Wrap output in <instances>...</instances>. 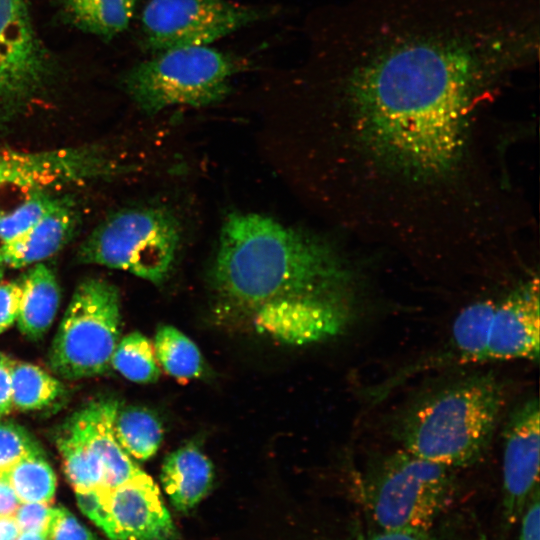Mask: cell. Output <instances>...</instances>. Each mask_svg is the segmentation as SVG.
<instances>
[{"instance_id": "cell-25", "label": "cell", "mask_w": 540, "mask_h": 540, "mask_svg": "<svg viewBox=\"0 0 540 540\" xmlns=\"http://www.w3.org/2000/svg\"><path fill=\"white\" fill-rule=\"evenodd\" d=\"M10 483L20 502L50 503L56 490V476L44 452L31 454L9 471Z\"/></svg>"}, {"instance_id": "cell-23", "label": "cell", "mask_w": 540, "mask_h": 540, "mask_svg": "<svg viewBox=\"0 0 540 540\" xmlns=\"http://www.w3.org/2000/svg\"><path fill=\"white\" fill-rule=\"evenodd\" d=\"M12 404L20 411L50 406L63 393L62 383L40 367L15 362L11 371Z\"/></svg>"}, {"instance_id": "cell-11", "label": "cell", "mask_w": 540, "mask_h": 540, "mask_svg": "<svg viewBox=\"0 0 540 540\" xmlns=\"http://www.w3.org/2000/svg\"><path fill=\"white\" fill-rule=\"evenodd\" d=\"M105 169L102 152L93 147L25 152L0 146V193L11 187L35 191L78 184L102 177Z\"/></svg>"}, {"instance_id": "cell-18", "label": "cell", "mask_w": 540, "mask_h": 540, "mask_svg": "<svg viewBox=\"0 0 540 540\" xmlns=\"http://www.w3.org/2000/svg\"><path fill=\"white\" fill-rule=\"evenodd\" d=\"M495 305V300L487 299L462 309L454 319L444 351L433 361L436 364L485 362Z\"/></svg>"}, {"instance_id": "cell-7", "label": "cell", "mask_w": 540, "mask_h": 540, "mask_svg": "<svg viewBox=\"0 0 540 540\" xmlns=\"http://www.w3.org/2000/svg\"><path fill=\"white\" fill-rule=\"evenodd\" d=\"M118 289L101 278H88L75 289L49 351L50 369L61 378L79 380L111 367L120 340Z\"/></svg>"}, {"instance_id": "cell-37", "label": "cell", "mask_w": 540, "mask_h": 540, "mask_svg": "<svg viewBox=\"0 0 540 540\" xmlns=\"http://www.w3.org/2000/svg\"><path fill=\"white\" fill-rule=\"evenodd\" d=\"M16 540H48L46 532L24 531Z\"/></svg>"}, {"instance_id": "cell-31", "label": "cell", "mask_w": 540, "mask_h": 540, "mask_svg": "<svg viewBox=\"0 0 540 540\" xmlns=\"http://www.w3.org/2000/svg\"><path fill=\"white\" fill-rule=\"evenodd\" d=\"M53 507L49 503L31 502L19 505L13 515L20 531L46 532Z\"/></svg>"}, {"instance_id": "cell-9", "label": "cell", "mask_w": 540, "mask_h": 540, "mask_svg": "<svg viewBox=\"0 0 540 540\" xmlns=\"http://www.w3.org/2000/svg\"><path fill=\"white\" fill-rule=\"evenodd\" d=\"M52 63L27 0H0V119L25 109L49 84Z\"/></svg>"}, {"instance_id": "cell-15", "label": "cell", "mask_w": 540, "mask_h": 540, "mask_svg": "<svg viewBox=\"0 0 540 540\" xmlns=\"http://www.w3.org/2000/svg\"><path fill=\"white\" fill-rule=\"evenodd\" d=\"M76 215L67 199L58 202L28 231L0 245V265L22 268L55 255L71 238Z\"/></svg>"}, {"instance_id": "cell-8", "label": "cell", "mask_w": 540, "mask_h": 540, "mask_svg": "<svg viewBox=\"0 0 540 540\" xmlns=\"http://www.w3.org/2000/svg\"><path fill=\"white\" fill-rule=\"evenodd\" d=\"M264 16L261 9L227 0H150L141 22L146 46L161 52L208 46Z\"/></svg>"}, {"instance_id": "cell-33", "label": "cell", "mask_w": 540, "mask_h": 540, "mask_svg": "<svg viewBox=\"0 0 540 540\" xmlns=\"http://www.w3.org/2000/svg\"><path fill=\"white\" fill-rule=\"evenodd\" d=\"M517 540H540V489L532 493L519 519Z\"/></svg>"}, {"instance_id": "cell-35", "label": "cell", "mask_w": 540, "mask_h": 540, "mask_svg": "<svg viewBox=\"0 0 540 540\" xmlns=\"http://www.w3.org/2000/svg\"><path fill=\"white\" fill-rule=\"evenodd\" d=\"M20 505L8 472H0V516H13Z\"/></svg>"}, {"instance_id": "cell-10", "label": "cell", "mask_w": 540, "mask_h": 540, "mask_svg": "<svg viewBox=\"0 0 540 540\" xmlns=\"http://www.w3.org/2000/svg\"><path fill=\"white\" fill-rule=\"evenodd\" d=\"M540 408L537 397L520 403L503 430L501 520L504 534L519 521L539 487Z\"/></svg>"}, {"instance_id": "cell-1", "label": "cell", "mask_w": 540, "mask_h": 540, "mask_svg": "<svg viewBox=\"0 0 540 540\" xmlns=\"http://www.w3.org/2000/svg\"><path fill=\"white\" fill-rule=\"evenodd\" d=\"M341 104L357 139L412 179L445 173L473 102L534 64V0H355Z\"/></svg>"}, {"instance_id": "cell-6", "label": "cell", "mask_w": 540, "mask_h": 540, "mask_svg": "<svg viewBox=\"0 0 540 540\" xmlns=\"http://www.w3.org/2000/svg\"><path fill=\"white\" fill-rule=\"evenodd\" d=\"M180 223L162 207L122 209L101 222L80 245L78 260L129 272L156 285L175 264Z\"/></svg>"}, {"instance_id": "cell-38", "label": "cell", "mask_w": 540, "mask_h": 540, "mask_svg": "<svg viewBox=\"0 0 540 540\" xmlns=\"http://www.w3.org/2000/svg\"><path fill=\"white\" fill-rule=\"evenodd\" d=\"M4 267L0 265V280L2 279L3 277V273H4Z\"/></svg>"}, {"instance_id": "cell-29", "label": "cell", "mask_w": 540, "mask_h": 540, "mask_svg": "<svg viewBox=\"0 0 540 540\" xmlns=\"http://www.w3.org/2000/svg\"><path fill=\"white\" fill-rule=\"evenodd\" d=\"M47 537L48 540H96L92 532L64 507H53Z\"/></svg>"}, {"instance_id": "cell-5", "label": "cell", "mask_w": 540, "mask_h": 540, "mask_svg": "<svg viewBox=\"0 0 540 540\" xmlns=\"http://www.w3.org/2000/svg\"><path fill=\"white\" fill-rule=\"evenodd\" d=\"M246 62L208 46L168 49L132 67L127 93L141 110L156 114L174 106L203 107L222 100Z\"/></svg>"}, {"instance_id": "cell-32", "label": "cell", "mask_w": 540, "mask_h": 540, "mask_svg": "<svg viewBox=\"0 0 540 540\" xmlns=\"http://www.w3.org/2000/svg\"><path fill=\"white\" fill-rule=\"evenodd\" d=\"M22 293L21 279L0 283V334L17 321Z\"/></svg>"}, {"instance_id": "cell-20", "label": "cell", "mask_w": 540, "mask_h": 540, "mask_svg": "<svg viewBox=\"0 0 540 540\" xmlns=\"http://www.w3.org/2000/svg\"><path fill=\"white\" fill-rule=\"evenodd\" d=\"M56 445L63 459L66 477L75 492L102 487L104 480L102 461L89 446L72 417L61 427L56 437Z\"/></svg>"}, {"instance_id": "cell-3", "label": "cell", "mask_w": 540, "mask_h": 540, "mask_svg": "<svg viewBox=\"0 0 540 540\" xmlns=\"http://www.w3.org/2000/svg\"><path fill=\"white\" fill-rule=\"evenodd\" d=\"M505 399L492 372L458 378L424 394L397 421L400 447L427 461L458 470L486 453Z\"/></svg>"}, {"instance_id": "cell-34", "label": "cell", "mask_w": 540, "mask_h": 540, "mask_svg": "<svg viewBox=\"0 0 540 540\" xmlns=\"http://www.w3.org/2000/svg\"><path fill=\"white\" fill-rule=\"evenodd\" d=\"M14 361L0 353V417L7 415L13 408L11 371Z\"/></svg>"}, {"instance_id": "cell-17", "label": "cell", "mask_w": 540, "mask_h": 540, "mask_svg": "<svg viewBox=\"0 0 540 540\" xmlns=\"http://www.w3.org/2000/svg\"><path fill=\"white\" fill-rule=\"evenodd\" d=\"M21 282L23 293L18 328L29 339L38 340L47 333L57 314L59 285L54 272L43 263L31 267Z\"/></svg>"}, {"instance_id": "cell-24", "label": "cell", "mask_w": 540, "mask_h": 540, "mask_svg": "<svg viewBox=\"0 0 540 540\" xmlns=\"http://www.w3.org/2000/svg\"><path fill=\"white\" fill-rule=\"evenodd\" d=\"M154 352L166 373L177 379H191L203 372V359L196 344L171 325L158 327Z\"/></svg>"}, {"instance_id": "cell-13", "label": "cell", "mask_w": 540, "mask_h": 540, "mask_svg": "<svg viewBox=\"0 0 540 540\" xmlns=\"http://www.w3.org/2000/svg\"><path fill=\"white\" fill-rule=\"evenodd\" d=\"M540 346L539 280L531 278L496 301L486 361H537Z\"/></svg>"}, {"instance_id": "cell-14", "label": "cell", "mask_w": 540, "mask_h": 540, "mask_svg": "<svg viewBox=\"0 0 540 540\" xmlns=\"http://www.w3.org/2000/svg\"><path fill=\"white\" fill-rule=\"evenodd\" d=\"M118 409L115 400L91 402L71 417L104 467L101 488L112 490L143 471L116 439L113 422Z\"/></svg>"}, {"instance_id": "cell-4", "label": "cell", "mask_w": 540, "mask_h": 540, "mask_svg": "<svg viewBox=\"0 0 540 540\" xmlns=\"http://www.w3.org/2000/svg\"><path fill=\"white\" fill-rule=\"evenodd\" d=\"M455 471L400 447L359 472L358 509L383 530L429 529L452 511L458 492Z\"/></svg>"}, {"instance_id": "cell-2", "label": "cell", "mask_w": 540, "mask_h": 540, "mask_svg": "<svg viewBox=\"0 0 540 540\" xmlns=\"http://www.w3.org/2000/svg\"><path fill=\"white\" fill-rule=\"evenodd\" d=\"M343 272L321 242L253 212L225 218L209 271L214 320L286 344L326 340L346 328Z\"/></svg>"}, {"instance_id": "cell-36", "label": "cell", "mask_w": 540, "mask_h": 540, "mask_svg": "<svg viewBox=\"0 0 540 540\" xmlns=\"http://www.w3.org/2000/svg\"><path fill=\"white\" fill-rule=\"evenodd\" d=\"M19 533L14 516H0V540H16Z\"/></svg>"}, {"instance_id": "cell-21", "label": "cell", "mask_w": 540, "mask_h": 540, "mask_svg": "<svg viewBox=\"0 0 540 540\" xmlns=\"http://www.w3.org/2000/svg\"><path fill=\"white\" fill-rule=\"evenodd\" d=\"M61 3L73 25L108 39L128 27L136 0H61Z\"/></svg>"}, {"instance_id": "cell-12", "label": "cell", "mask_w": 540, "mask_h": 540, "mask_svg": "<svg viewBox=\"0 0 540 540\" xmlns=\"http://www.w3.org/2000/svg\"><path fill=\"white\" fill-rule=\"evenodd\" d=\"M110 513L117 540H176L158 486L142 472L112 490L96 489Z\"/></svg>"}, {"instance_id": "cell-28", "label": "cell", "mask_w": 540, "mask_h": 540, "mask_svg": "<svg viewBox=\"0 0 540 540\" xmlns=\"http://www.w3.org/2000/svg\"><path fill=\"white\" fill-rule=\"evenodd\" d=\"M42 452L24 427L12 421L0 422V472H8L21 459Z\"/></svg>"}, {"instance_id": "cell-27", "label": "cell", "mask_w": 540, "mask_h": 540, "mask_svg": "<svg viewBox=\"0 0 540 540\" xmlns=\"http://www.w3.org/2000/svg\"><path fill=\"white\" fill-rule=\"evenodd\" d=\"M59 198L45 190H35L9 213H0V241L7 243L32 228Z\"/></svg>"}, {"instance_id": "cell-16", "label": "cell", "mask_w": 540, "mask_h": 540, "mask_svg": "<svg viewBox=\"0 0 540 540\" xmlns=\"http://www.w3.org/2000/svg\"><path fill=\"white\" fill-rule=\"evenodd\" d=\"M160 479L173 507L187 512L211 489L213 465L196 445L187 444L165 458Z\"/></svg>"}, {"instance_id": "cell-19", "label": "cell", "mask_w": 540, "mask_h": 540, "mask_svg": "<svg viewBox=\"0 0 540 540\" xmlns=\"http://www.w3.org/2000/svg\"><path fill=\"white\" fill-rule=\"evenodd\" d=\"M339 540H477V536L468 519L452 511L426 530L387 531L375 526L359 510L348 519Z\"/></svg>"}, {"instance_id": "cell-26", "label": "cell", "mask_w": 540, "mask_h": 540, "mask_svg": "<svg viewBox=\"0 0 540 540\" xmlns=\"http://www.w3.org/2000/svg\"><path fill=\"white\" fill-rule=\"evenodd\" d=\"M111 366L136 383H152L160 376L153 346L139 332L129 333L119 340L111 358Z\"/></svg>"}, {"instance_id": "cell-22", "label": "cell", "mask_w": 540, "mask_h": 540, "mask_svg": "<svg viewBox=\"0 0 540 540\" xmlns=\"http://www.w3.org/2000/svg\"><path fill=\"white\" fill-rule=\"evenodd\" d=\"M113 428L124 451L140 461L151 458L158 451L163 438V429L157 417L142 407H118Z\"/></svg>"}, {"instance_id": "cell-30", "label": "cell", "mask_w": 540, "mask_h": 540, "mask_svg": "<svg viewBox=\"0 0 540 540\" xmlns=\"http://www.w3.org/2000/svg\"><path fill=\"white\" fill-rule=\"evenodd\" d=\"M76 499L80 510L101 528L110 540H117L112 517L101 501L97 490L76 492Z\"/></svg>"}]
</instances>
